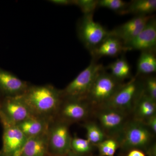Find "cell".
I'll use <instances>...</instances> for the list:
<instances>
[{"instance_id":"1","label":"cell","mask_w":156,"mask_h":156,"mask_svg":"<svg viewBox=\"0 0 156 156\" xmlns=\"http://www.w3.org/2000/svg\"><path fill=\"white\" fill-rule=\"evenodd\" d=\"M21 95L33 115L50 120L56 118L62 100L61 90L50 85L29 86Z\"/></svg>"},{"instance_id":"2","label":"cell","mask_w":156,"mask_h":156,"mask_svg":"<svg viewBox=\"0 0 156 156\" xmlns=\"http://www.w3.org/2000/svg\"><path fill=\"white\" fill-rule=\"evenodd\" d=\"M104 68L102 65L92 61L63 90L62 99L87 100L92 84L98 75Z\"/></svg>"},{"instance_id":"3","label":"cell","mask_w":156,"mask_h":156,"mask_svg":"<svg viewBox=\"0 0 156 156\" xmlns=\"http://www.w3.org/2000/svg\"><path fill=\"white\" fill-rule=\"evenodd\" d=\"M48 154L51 156H64L71 151L73 137L69 124L55 119L50 123L48 132Z\"/></svg>"},{"instance_id":"4","label":"cell","mask_w":156,"mask_h":156,"mask_svg":"<svg viewBox=\"0 0 156 156\" xmlns=\"http://www.w3.org/2000/svg\"><path fill=\"white\" fill-rule=\"evenodd\" d=\"M122 84L104 69L95 78L86 101L96 106L103 105L113 96Z\"/></svg>"},{"instance_id":"5","label":"cell","mask_w":156,"mask_h":156,"mask_svg":"<svg viewBox=\"0 0 156 156\" xmlns=\"http://www.w3.org/2000/svg\"><path fill=\"white\" fill-rule=\"evenodd\" d=\"M153 134L145 123L134 120L127 123L117 141L126 148L145 147L152 140Z\"/></svg>"},{"instance_id":"6","label":"cell","mask_w":156,"mask_h":156,"mask_svg":"<svg viewBox=\"0 0 156 156\" xmlns=\"http://www.w3.org/2000/svg\"><path fill=\"white\" fill-rule=\"evenodd\" d=\"M143 89V83L137 78H133L127 83L122 84L110 99L101 106L112 108L128 113L134 109Z\"/></svg>"},{"instance_id":"7","label":"cell","mask_w":156,"mask_h":156,"mask_svg":"<svg viewBox=\"0 0 156 156\" xmlns=\"http://www.w3.org/2000/svg\"><path fill=\"white\" fill-rule=\"evenodd\" d=\"M33 115L21 95L4 96L0 100V122L17 126Z\"/></svg>"},{"instance_id":"8","label":"cell","mask_w":156,"mask_h":156,"mask_svg":"<svg viewBox=\"0 0 156 156\" xmlns=\"http://www.w3.org/2000/svg\"><path fill=\"white\" fill-rule=\"evenodd\" d=\"M93 14L84 15L78 25V34L85 47L91 52L111 35L108 30L93 20Z\"/></svg>"},{"instance_id":"9","label":"cell","mask_w":156,"mask_h":156,"mask_svg":"<svg viewBox=\"0 0 156 156\" xmlns=\"http://www.w3.org/2000/svg\"><path fill=\"white\" fill-rule=\"evenodd\" d=\"M99 107L95 113L98 126L106 136L118 137L128 122L127 113L108 107Z\"/></svg>"},{"instance_id":"10","label":"cell","mask_w":156,"mask_h":156,"mask_svg":"<svg viewBox=\"0 0 156 156\" xmlns=\"http://www.w3.org/2000/svg\"><path fill=\"white\" fill-rule=\"evenodd\" d=\"M87 101L62 99L55 119L69 124L86 119L89 110Z\"/></svg>"},{"instance_id":"11","label":"cell","mask_w":156,"mask_h":156,"mask_svg":"<svg viewBox=\"0 0 156 156\" xmlns=\"http://www.w3.org/2000/svg\"><path fill=\"white\" fill-rule=\"evenodd\" d=\"M124 45L127 51H154L156 48V20L154 17L151 18L137 36Z\"/></svg>"},{"instance_id":"12","label":"cell","mask_w":156,"mask_h":156,"mask_svg":"<svg viewBox=\"0 0 156 156\" xmlns=\"http://www.w3.org/2000/svg\"><path fill=\"white\" fill-rule=\"evenodd\" d=\"M153 16H136L110 31L111 36L119 39L124 44H126L138 35Z\"/></svg>"},{"instance_id":"13","label":"cell","mask_w":156,"mask_h":156,"mask_svg":"<svg viewBox=\"0 0 156 156\" xmlns=\"http://www.w3.org/2000/svg\"><path fill=\"white\" fill-rule=\"evenodd\" d=\"M3 153L13 156L25 143L27 137L17 126L3 124Z\"/></svg>"},{"instance_id":"14","label":"cell","mask_w":156,"mask_h":156,"mask_svg":"<svg viewBox=\"0 0 156 156\" xmlns=\"http://www.w3.org/2000/svg\"><path fill=\"white\" fill-rule=\"evenodd\" d=\"M11 73L0 69V92L4 96H16L22 95L29 87Z\"/></svg>"},{"instance_id":"15","label":"cell","mask_w":156,"mask_h":156,"mask_svg":"<svg viewBox=\"0 0 156 156\" xmlns=\"http://www.w3.org/2000/svg\"><path fill=\"white\" fill-rule=\"evenodd\" d=\"M48 132L27 138L22 147L13 156H47L49 155Z\"/></svg>"},{"instance_id":"16","label":"cell","mask_w":156,"mask_h":156,"mask_svg":"<svg viewBox=\"0 0 156 156\" xmlns=\"http://www.w3.org/2000/svg\"><path fill=\"white\" fill-rule=\"evenodd\" d=\"M52 121L32 116L20 123L17 126L28 138L48 132L50 123Z\"/></svg>"},{"instance_id":"17","label":"cell","mask_w":156,"mask_h":156,"mask_svg":"<svg viewBox=\"0 0 156 156\" xmlns=\"http://www.w3.org/2000/svg\"><path fill=\"white\" fill-rule=\"evenodd\" d=\"M126 51L127 50L122 42L119 39L110 35L90 52V53L95 58L105 56L114 57Z\"/></svg>"},{"instance_id":"18","label":"cell","mask_w":156,"mask_h":156,"mask_svg":"<svg viewBox=\"0 0 156 156\" xmlns=\"http://www.w3.org/2000/svg\"><path fill=\"white\" fill-rule=\"evenodd\" d=\"M133 110L135 120L144 123L148 119L156 115V101L149 97L143 89L136 100Z\"/></svg>"},{"instance_id":"19","label":"cell","mask_w":156,"mask_h":156,"mask_svg":"<svg viewBox=\"0 0 156 156\" xmlns=\"http://www.w3.org/2000/svg\"><path fill=\"white\" fill-rule=\"evenodd\" d=\"M156 0H134L129 3L126 14H132L136 16H147L155 11Z\"/></svg>"},{"instance_id":"20","label":"cell","mask_w":156,"mask_h":156,"mask_svg":"<svg viewBox=\"0 0 156 156\" xmlns=\"http://www.w3.org/2000/svg\"><path fill=\"white\" fill-rule=\"evenodd\" d=\"M156 71V58L154 51H143L137 63V74H150Z\"/></svg>"},{"instance_id":"21","label":"cell","mask_w":156,"mask_h":156,"mask_svg":"<svg viewBox=\"0 0 156 156\" xmlns=\"http://www.w3.org/2000/svg\"><path fill=\"white\" fill-rule=\"evenodd\" d=\"M107 68L111 71V74L120 82L130 78L131 76V66L123 56L108 65Z\"/></svg>"},{"instance_id":"22","label":"cell","mask_w":156,"mask_h":156,"mask_svg":"<svg viewBox=\"0 0 156 156\" xmlns=\"http://www.w3.org/2000/svg\"><path fill=\"white\" fill-rule=\"evenodd\" d=\"M87 131V139L92 144H98L105 140L106 135L98 124L93 122H88L84 124Z\"/></svg>"},{"instance_id":"23","label":"cell","mask_w":156,"mask_h":156,"mask_svg":"<svg viewBox=\"0 0 156 156\" xmlns=\"http://www.w3.org/2000/svg\"><path fill=\"white\" fill-rule=\"evenodd\" d=\"M129 3L122 0H99L98 1V7L106 8L119 14H126Z\"/></svg>"},{"instance_id":"24","label":"cell","mask_w":156,"mask_h":156,"mask_svg":"<svg viewBox=\"0 0 156 156\" xmlns=\"http://www.w3.org/2000/svg\"><path fill=\"white\" fill-rule=\"evenodd\" d=\"M118 145L119 143L116 140L110 138L105 140L96 145L101 156H114Z\"/></svg>"},{"instance_id":"25","label":"cell","mask_w":156,"mask_h":156,"mask_svg":"<svg viewBox=\"0 0 156 156\" xmlns=\"http://www.w3.org/2000/svg\"><path fill=\"white\" fill-rule=\"evenodd\" d=\"M92 145L88 140L73 137L71 142V151L76 154L86 153L91 150Z\"/></svg>"},{"instance_id":"26","label":"cell","mask_w":156,"mask_h":156,"mask_svg":"<svg viewBox=\"0 0 156 156\" xmlns=\"http://www.w3.org/2000/svg\"><path fill=\"white\" fill-rule=\"evenodd\" d=\"M73 3L81 9L84 15L93 14L98 8V1L96 0H74Z\"/></svg>"},{"instance_id":"27","label":"cell","mask_w":156,"mask_h":156,"mask_svg":"<svg viewBox=\"0 0 156 156\" xmlns=\"http://www.w3.org/2000/svg\"><path fill=\"white\" fill-rule=\"evenodd\" d=\"M143 85L144 92L151 98L156 101V79L154 76L148 77L146 79Z\"/></svg>"},{"instance_id":"28","label":"cell","mask_w":156,"mask_h":156,"mask_svg":"<svg viewBox=\"0 0 156 156\" xmlns=\"http://www.w3.org/2000/svg\"><path fill=\"white\" fill-rule=\"evenodd\" d=\"M154 134L156 133V115L151 117L144 122Z\"/></svg>"},{"instance_id":"29","label":"cell","mask_w":156,"mask_h":156,"mask_svg":"<svg viewBox=\"0 0 156 156\" xmlns=\"http://www.w3.org/2000/svg\"><path fill=\"white\" fill-rule=\"evenodd\" d=\"M50 2L57 5L67 6L73 5V1L71 0H51Z\"/></svg>"},{"instance_id":"30","label":"cell","mask_w":156,"mask_h":156,"mask_svg":"<svg viewBox=\"0 0 156 156\" xmlns=\"http://www.w3.org/2000/svg\"><path fill=\"white\" fill-rule=\"evenodd\" d=\"M128 156H145L141 151L137 149H133L128 154Z\"/></svg>"},{"instance_id":"31","label":"cell","mask_w":156,"mask_h":156,"mask_svg":"<svg viewBox=\"0 0 156 156\" xmlns=\"http://www.w3.org/2000/svg\"><path fill=\"white\" fill-rule=\"evenodd\" d=\"M64 156H77L75 154H73V153H72V151H71L68 154H67L66 155H65Z\"/></svg>"},{"instance_id":"32","label":"cell","mask_w":156,"mask_h":156,"mask_svg":"<svg viewBox=\"0 0 156 156\" xmlns=\"http://www.w3.org/2000/svg\"><path fill=\"white\" fill-rule=\"evenodd\" d=\"M0 156H6L2 152V151H0Z\"/></svg>"},{"instance_id":"33","label":"cell","mask_w":156,"mask_h":156,"mask_svg":"<svg viewBox=\"0 0 156 156\" xmlns=\"http://www.w3.org/2000/svg\"><path fill=\"white\" fill-rule=\"evenodd\" d=\"M2 95V93H1V92H0V100L2 99V98H1V95Z\"/></svg>"}]
</instances>
